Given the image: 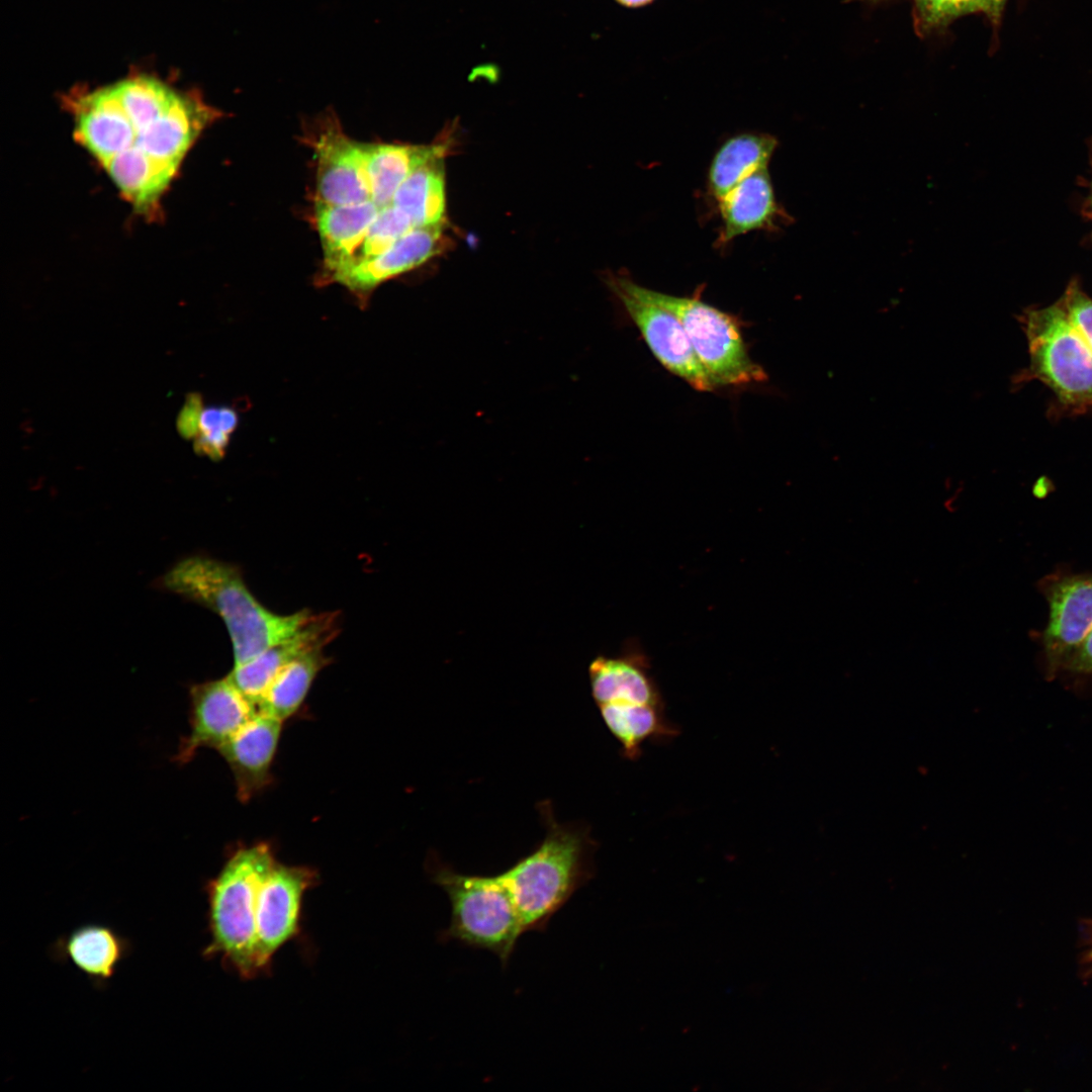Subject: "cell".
Masks as SVG:
<instances>
[{
    "label": "cell",
    "instance_id": "obj_1",
    "mask_svg": "<svg viewBox=\"0 0 1092 1092\" xmlns=\"http://www.w3.org/2000/svg\"><path fill=\"white\" fill-rule=\"evenodd\" d=\"M67 99L75 139L144 214L158 211L187 153L221 114L199 95L148 75Z\"/></svg>",
    "mask_w": 1092,
    "mask_h": 1092
},
{
    "label": "cell",
    "instance_id": "obj_2",
    "mask_svg": "<svg viewBox=\"0 0 1092 1092\" xmlns=\"http://www.w3.org/2000/svg\"><path fill=\"white\" fill-rule=\"evenodd\" d=\"M160 583L221 618L232 641L234 666L290 637L312 616L308 610L289 615L270 611L248 588L238 567L210 557L179 561Z\"/></svg>",
    "mask_w": 1092,
    "mask_h": 1092
},
{
    "label": "cell",
    "instance_id": "obj_3",
    "mask_svg": "<svg viewBox=\"0 0 1092 1092\" xmlns=\"http://www.w3.org/2000/svg\"><path fill=\"white\" fill-rule=\"evenodd\" d=\"M546 835L540 845L496 875L524 933L544 931L551 918L594 875L596 842L587 826L562 824L542 804Z\"/></svg>",
    "mask_w": 1092,
    "mask_h": 1092
},
{
    "label": "cell",
    "instance_id": "obj_4",
    "mask_svg": "<svg viewBox=\"0 0 1092 1092\" xmlns=\"http://www.w3.org/2000/svg\"><path fill=\"white\" fill-rule=\"evenodd\" d=\"M276 861L266 842L242 846L206 887L210 942L204 954L219 957L243 978L259 975L256 913L261 883Z\"/></svg>",
    "mask_w": 1092,
    "mask_h": 1092
},
{
    "label": "cell",
    "instance_id": "obj_5",
    "mask_svg": "<svg viewBox=\"0 0 1092 1092\" xmlns=\"http://www.w3.org/2000/svg\"><path fill=\"white\" fill-rule=\"evenodd\" d=\"M1019 322L1029 358L1015 381L1044 384L1054 396V415L1078 416L1091 411L1092 349L1071 324L1060 301L1027 307Z\"/></svg>",
    "mask_w": 1092,
    "mask_h": 1092
},
{
    "label": "cell",
    "instance_id": "obj_6",
    "mask_svg": "<svg viewBox=\"0 0 1092 1092\" xmlns=\"http://www.w3.org/2000/svg\"><path fill=\"white\" fill-rule=\"evenodd\" d=\"M429 873L451 905L450 923L439 939L488 950L506 966L524 931L496 875L461 874L436 857L429 862Z\"/></svg>",
    "mask_w": 1092,
    "mask_h": 1092
},
{
    "label": "cell",
    "instance_id": "obj_7",
    "mask_svg": "<svg viewBox=\"0 0 1092 1092\" xmlns=\"http://www.w3.org/2000/svg\"><path fill=\"white\" fill-rule=\"evenodd\" d=\"M639 295L674 313L682 323L701 364L718 386H741L765 381L767 375L749 356L737 317L703 301L700 292L675 296L643 287Z\"/></svg>",
    "mask_w": 1092,
    "mask_h": 1092
},
{
    "label": "cell",
    "instance_id": "obj_8",
    "mask_svg": "<svg viewBox=\"0 0 1092 1092\" xmlns=\"http://www.w3.org/2000/svg\"><path fill=\"white\" fill-rule=\"evenodd\" d=\"M630 281L626 276L613 275L607 283L655 358L669 372L696 390L705 392L717 388L698 359L680 320L671 311L635 292Z\"/></svg>",
    "mask_w": 1092,
    "mask_h": 1092
},
{
    "label": "cell",
    "instance_id": "obj_9",
    "mask_svg": "<svg viewBox=\"0 0 1092 1092\" xmlns=\"http://www.w3.org/2000/svg\"><path fill=\"white\" fill-rule=\"evenodd\" d=\"M1050 614L1042 632L1045 671L1050 677L1063 669L1092 628V572L1058 570L1037 583Z\"/></svg>",
    "mask_w": 1092,
    "mask_h": 1092
},
{
    "label": "cell",
    "instance_id": "obj_10",
    "mask_svg": "<svg viewBox=\"0 0 1092 1092\" xmlns=\"http://www.w3.org/2000/svg\"><path fill=\"white\" fill-rule=\"evenodd\" d=\"M317 882L316 872L305 866L277 860L264 877L257 899V967L265 972L274 954L300 931L302 900Z\"/></svg>",
    "mask_w": 1092,
    "mask_h": 1092
},
{
    "label": "cell",
    "instance_id": "obj_11",
    "mask_svg": "<svg viewBox=\"0 0 1092 1092\" xmlns=\"http://www.w3.org/2000/svg\"><path fill=\"white\" fill-rule=\"evenodd\" d=\"M190 730L180 741L175 760L190 761L201 748L218 750L258 711L228 674L193 685L189 691Z\"/></svg>",
    "mask_w": 1092,
    "mask_h": 1092
},
{
    "label": "cell",
    "instance_id": "obj_12",
    "mask_svg": "<svg viewBox=\"0 0 1092 1092\" xmlns=\"http://www.w3.org/2000/svg\"><path fill=\"white\" fill-rule=\"evenodd\" d=\"M444 226L445 223L415 228L382 253L330 274L329 281L366 300L380 284L441 254L447 246Z\"/></svg>",
    "mask_w": 1092,
    "mask_h": 1092
},
{
    "label": "cell",
    "instance_id": "obj_13",
    "mask_svg": "<svg viewBox=\"0 0 1092 1092\" xmlns=\"http://www.w3.org/2000/svg\"><path fill=\"white\" fill-rule=\"evenodd\" d=\"M316 200L327 204H355L371 200L364 144L347 136L331 123L314 144Z\"/></svg>",
    "mask_w": 1092,
    "mask_h": 1092
},
{
    "label": "cell",
    "instance_id": "obj_14",
    "mask_svg": "<svg viewBox=\"0 0 1092 1092\" xmlns=\"http://www.w3.org/2000/svg\"><path fill=\"white\" fill-rule=\"evenodd\" d=\"M283 723L258 710L217 750L233 774L237 797L242 803L250 801L272 783V766Z\"/></svg>",
    "mask_w": 1092,
    "mask_h": 1092
},
{
    "label": "cell",
    "instance_id": "obj_15",
    "mask_svg": "<svg viewBox=\"0 0 1092 1092\" xmlns=\"http://www.w3.org/2000/svg\"><path fill=\"white\" fill-rule=\"evenodd\" d=\"M338 615H313L293 635L269 647L248 662L234 666L230 677L258 706L275 675L297 657L324 648L338 633Z\"/></svg>",
    "mask_w": 1092,
    "mask_h": 1092
},
{
    "label": "cell",
    "instance_id": "obj_16",
    "mask_svg": "<svg viewBox=\"0 0 1092 1092\" xmlns=\"http://www.w3.org/2000/svg\"><path fill=\"white\" fill-rule=\"evenodd\" d=\"M718 203L722 218L716 241L719 247L751 231L777 230L787 219L777 202L767 167L744 178Z\"/></svg>",
    "mask_w": 1092,
    "mask_h": 1092
},
{
    "label": "cell",
    "instance_id": "obj_17",
    "mask_svg": "<svg viewBox=\"0 0 1092 1092\" xmlns=\"http://www.w3.org/2000/svg\"><path fill=\"white\" fill-rule=\"evenodd\" d=\"M593 697L606 703L665 706L648 662L640 653L596 658L589 666Z\"/></svg>",
    "mask_w": 1092,
    "mask_h": 1092
},
{
    "label": "cell",
    "instance_id": "obj_18",
    "mask_svg": "<svg viewBox=\"0 0 1092 1092\" xmlns=\"http://www.w3.org/2000/svg\"><path fill=\"white\" fill-rule=\"evenodd\" d=\"M379 209L372 200L342 205L315 201L314 218L328 276L353 258Z\"/></svg>",
    "mask_w": 1092,
    "mask_h": 1092
},
{
    "label": "cell",
    "instance_id": "obj_19",
    "mask_svg": "<svg viewBox=\"0 0 1092 1092\" xmlns=\"http://www.w3.org/2000/svg\"><path fill=\"white\" fill-rule=\"evenodd\" d=\"M601 716L621 745L623 756L636 760L647 742L665 743L676 737L678 727L665 715V706L606 703L598 706Z\"/></svg>",
    "mask_w": 1092,
    "mask_h": 1092
},
{
    "label": "cell",
    "instance_id": "obj_20",
    "mask_svg": "<svg viewBox=\"0 0 1092 1092\" xmlns=\"http://www.w3.org/2000/svg\"><path fill=\"white\" fill-rule=\"evenodd\" d=\"M447 145H365L371 200L379 207L391 203L400 184L428 160L446 154Z\"/></svg>",
    "mask_w": 1092,
    "mask_h": 1092
},
{
    "label": "cell",
    "instance_id": "obj_21",
    "mask_svg": "<svg viewBox=\"0 0 1092 1092\" xmlns=\"http://www.w3.org/2000/svg\"><path fill=\"white\" fill-rule=\"evenodd\" d=\"M777 145L776 138L764 133H741L727 140L709 169L711 195L719 201L751 173L767 167Z\"/></svg>",
    "mask_w": 1092,
    "mask_h": 1092
},
{
    "label": "cell",
    "instance_id": "obj_22",
    "mask_svg": "<svg viewBox=\"0 0 1092 1092\" xmlns=\"http://www.w3.org/2000/svg\"><path fill=\"white\" fill-rule=\"evenodd\" d=\"M445 155L419 166L393 195L391 204L404 212L415 228L445 223Z\"/></svg>",
    "mask_w": 1092,
    "mask_h": 1092
},
{
    "label": "cell",
    "instance_id": "obj_23",
    "mask_svg": "<svg viewBox=\"0 0 1092 1092\" xmlns=\"http://www.w3.org/2000/svg\"><path fill=\"white\" fill-rule=\"evenodd\" d=\"M323 649L309 651L286 664L268 686L258 710L283 722L294 716L316 675L330 662Z\"/></svg>",
    "mask_w": 1092,
    "mask_h": 1092
},
{
    "label": "cell",
    "instance_id": "obj_24",
    "mask_svg": "<svg viewBox=\"0 0 1092 1092\" xmlns=\"http://www.w3.org/2000/svg\"><path fill=\"white\" fill-rule=\"evenodd\" d=\"M126 942L111 928L88 924L75 929L64 942L71 963L96 980L110 979L126 952Z\"/></svg>",
    "mask_w": 1092,
    "mask_h": 1092
},
{
    "label": "cell",
    "instance_id": "obj_25",
    "mask_svg": "<svg viewBox=\"0 0 1092 1092\" xmlns=\"http://www.w3.org/2000/svg\"><path fill=\"white\" fill-rule=\"evenodd\" d=\"M413 229L415 226L410 217L391 203L380 207L363 243L345 266L382 253Z\"/></svg>",
    "mask_w": 1092,
    "mask_h": 1092
},
{
    "label": "cell",
    "instance_id": "obj_26",
    "mask_svg": "<svg viewBox=\"0 0 1092 1092\" xmlns=\"http://www.w3.org/2000/svg\"><path fill=\"white\" fill-rule=\"evenodd\" d=\"M239 424V416L230 406H209L202 410L199 420V433L195 437L196 453L217 461L220 460L230 443L231 437Z\"/></svg>",
    "mask_w": 1092,
    "mask_h": 1092
},
{
    "label": "cell",
    "instance_id": "obj_27",
    "mask_svg": "<svg viewBox=\"0 0 1092 1092\" xmlns=\"http://www.w3.org/2000/svg\"><path fill=\"white\" fill-rule=\"evenodd\" d=\"M923 19L929 25H937L953 17L984 12L997 19L1003 3L999 0H915Z\"/></svg>",
    "mask_w": 1092,
    "mask_h": 1092
},
{
    "label": "cell",
    "instance_id": "obj_28",
    "mask_svg": "<svg viewBox=\"0 0 1092 1092\" xmlns=\"http://www.w3.org/2000/svg\"><path fill=\"white\" fill-rule=\"evenodd\" d=\"M1058 300L1071 324L1092 349V297L1082 288L1078 278L1069 281Z\"/></svg>",
    "mask_w": 1092,
    "mask_h": 1092
},
{
    "label": "cell",
    "instance_id": "obj_29",
    "mask_svg": "<svg viewBox=\"0 0 1092 1092\" xmlns=\"http://www.w3.org/2000/svg\"><path fill=\"white\" fill-rule=\"evenodd\" d=\"M202 410L201 396L196 393L189 394L177 421L178 431L183 437L190 439L198 435Z\"/></svg>",
    "mask_w": 1092,
    "mask_h": 1092
},
{
    "label": "cell",
    "instance_id": "obj_30",
    "mask_svg": "<svg viewBox=\"0 0 1092 1092\" xmlns=\"http://www.w3.org/2000/svg\"><path fill=\"white\" fill-rule=\"evenodd\" d=\"M1063 672L1092 674V628L1066 663Z\"/></svg>",
    "mask_w": 1092,
    "mask_h": 1092
},
{
    "label": "cell",
    "instance_id": "obj_31",
    "mask_svg": "<svg viewBox=\"0 0 1092 1092\" xmlns=\"http://www.w3.org/2000/svg\"><path fill=\"white\" fill-rule=\"evenodd\" d=\"M1084 198L1081 202V212L1092 228V141L1089 146V173L1083 180ZM1092 240V229L1090 233Z\"/></svg>",
    "mask_w": 1092,
    "mask_h": 1092
},
{
    "label": "cell",
    "instance_id": "obj_32",
    "mask_svg": "<svg viewBox=\"0 0 1092 1092\" xmlns=\"http://www.w3.org/2000/svg\"><path fill=\"white\" fill-rule=\"evenodd\" d=\"M620 5L626 8H640L647 6L655 0H615Z\"/></svg>",
    "mask_w": 1092,
    "mask_h": 1092
},
{
    "label": "cell",
    "instance_id": "obj_33",
    "mask_svg": "<svg viewBox=\"0 0 1092 1092\" xmlns=\"http://www.w3.org/2000/svg\"><path fill=\"white\" fill-rule=\"evenodd\" d=\"M1084 964L1089 967L1090 971H1092V945L1088 948L1084 956Z\"/></svg>",
    "mask_w": 1092,
    "mask_h": 1092
},
{
    "label": "cell",
    "instance_id": "obj_34",
    "mask_svg": "<svg viewBox=\"0 0 1092 1092\" xmlns=\"http://www.w3.org/2000/svg\"><path fill=\"white\" fill-rule=\"evenodd\" d=\"M999 1H1001V2L1003 3V4H1004V2H1005V0H999Z\"/></svg>",
    "mask_w": 1092,
    "mask_h": 1092
}]
</instances>
